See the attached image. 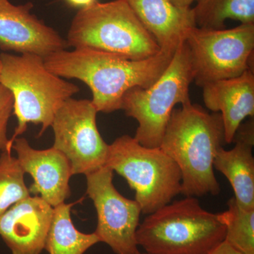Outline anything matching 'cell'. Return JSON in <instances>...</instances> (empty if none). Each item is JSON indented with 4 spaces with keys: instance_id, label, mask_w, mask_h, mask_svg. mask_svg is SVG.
Here are the masks:
<instances>
[{
    "instance_id": "cell-1",
    "label": "cell",
    "mask_w": 254,
    "mask_h": 254,
    "mask_svg": "<svg viewBox=\"0 0 254 254\" xmlns=\"http://www.w3.org/2000/svg\"><path fill=\"white\" fill-rule=\"evenodd\" d=\"M176 49L162 48L151 58L131 60L99 50L76 48L53 53L44 58V63L60 77L83 82L91 89L97 111L112 113L121 110L128 90L151 86L168 67Z\"/></svg>"
},
{
    "instance_id": "cell-2",
    "label": "cell",
    "mask_w": 254,
    "mask_h": 254,
    "mask_svg": "<svg viewBox=\"0 0 254 254\" xmlns=\"http://www.w3.org/2000/svg\"><path fill=\"white\" fill-rule=\"evenodd\" d=\"M224 143L220 113H207L191 102L173 110L160 148L180 168L182 194L200 197L220 193L213 163Z\"/></svg>"
},
{
    "instance_id": "cell-3",
    "label": "cell",
    "mask_w": 254,
    "mask_h": 254,
    "mask_svg": "<svg viewBox=\"0 0 254 254\" xmlns=\"http://www.w3.org/2000/svg\"><path fill=\"white\" fill-rule=\"evenodd\" d=\"M0 83L14 98L13 115L17 119L14 133L9 138L11 148L16 138L26 131L28 124L41 125L38 136L51 127L55 114L79 88L50 72L44 58L36 55H15L2 53Z\"/></svg>"
},
{
    "instance_id": "cell-4",
    "label": "cell",
    "mask_w": 254,
    "mask_h": 254,
    "mask_svg": "<svg viewBox=\"0 0 254 254\" xmlns=\"http://www.w3.org/2000/svg\"><path fill=\"white\" fill-rule=\"evenodd\" d=\"M225 234L219 213L205 210L196 197L186 196L147 215L136 242L147 254H207L225 241Z\"/></svg>"
},
{
    "instance_id": "cell-5",
    "label": "cell",
    "mask_w": 254,
    "mask_h": 254,
    "mask_svg": "<svg viewBox=\"0 0 254 254\" xmlns=\"http://www.w3.org/2000/svg\"><path fill=\"white\" fill-rule=\"evenodd\" d=\"M66 41L74 49L89 48L131 60L151 58L161 50L125 0L96 1L80 9Z\"/></svg>"
},
{
    "instance_id": "cell-6",
    "label": "cell",
    "mask_w": 254,
    "mask_h": 254,
    "mask_svg": "<svg viewBox=\"0 0 254 254\" xmlns=\"http://www.w3.org/2000/svg\"><path fill=\"white\" fill-rule=\"evenodd\" d=\"M193 81L190 50L180 42L173 59L148 88H133L124 95L121 110L138 124L135 139L143 146L160 148L175 107L190 103V87Z\"/></svg>"
},
{
    "instance_id": "cell-7",
    "label": "cell",
    "mask_w": 254,
    "mask_h": 254,
    "mask_svg": "<svg viewBox=\"0 0 254 254\" xmlns=\"http://www.w3.org/2000/svg\"><path fill=\"white\" fill-rule=\"evenodd\" d=\"M107 167L126 180L144 215L173 201L182 192V174L160 148L143 146L129 135L109 145Z\"/></svg>"
},
{
    "instance_id": "cell-8",
    "label": "cell",
    "mask_w": 254,
    "mask_h": 254,
    "mask_svg": "<svg viewBox=\"0 0 254 254\" xmlns=\"http://www.w3.org/2000/svg\"><path fill=\"white\" fill-rule=\"evenodd\" d=\"M184 40L197 86L237 77L252 68L254 23H241L230 29L194 26L187 31Z\"/></svg>"
},
{
    "instance_id": "cell-9",
    "label": "cell",
    "mask_w": 254,
    "mask_h": 254,
    "mask_svg": "<svg viewBox=\"0 0 254 254\" xmlns=\"http://www.w3.org/2000/svg\"><path fill=\"white\" fill-rule=\"evenodd\" d=\"M98 113L91 100L71 98L55 114L53 147L67 158L73 175H88L106 164L109 145L97 127Z\"/></svg>"
},
{
    "instance_id": "cell-10",
    "label": "cell",
    "mask_w": 254,
    "mask_h": 254,
    "mask_svg": "<svg viewBox=\"0 0 254 254\" xmlns=\"http://www.w3.org/2000/svg\"><path fill=\"white\" fill-rule=\"evenodd\" d=\"M85 176L86 194L93 201L98 219L94 232L100 242L109 246L116 254L139 252L136 242L142 213L139 204L115 188L114 172L106 165Z\"/></svg>"
},
{
    "instance_id": "cell-11",
    "label": "cell",
    "mask_w": 254,
    "mask_h": 254,
    "mask_svg": "<svg viewBox=\"0 0 254 254\" xmlns=\"http://www.w3.org/2000/svg\"><path fill=\"white\" fill-rule=\"evenodd\" d=\"M33 8L31 2L0 0V49L45 58L68 48L66 39L32 14Z\"/></svg>"
},
{
    "instance_id": "cell-12",
    "label": "cell",
    "mask_w": 254,
    "mask_h": 254,
    "mask_svg": "<svg viewBox=\"0 0 254 254\" xmlns=\"http://www.w3.org/2000/svg\"><path fill=\"white\" fill-rule=\"evenodd\" d=\"M11 150L16 152L24 173L33 178L28 187L31 195H39L53 208L65 203L71 195L69 182L73 173L71 163L62 152L53 146L35 149L24 137L16 138Z\"/></svg>"
},
{
    "instance_id": "cell-13",
    "label": "cell",
    "mask_w": 254,
    "mask_h": 254,
    "mask_svg": "<svg viewBox=\"0 0 254 254\" xmlns=\"http://www.w3.org/2000/svg\"><path fill=\"white\" fill-rule=\"evenodd\" d=\"M54 208L39 195L23 198L0 218V237L11 254H41Z\"/></svg>"
},
{
    "instance_id": "cell-14",
    "label": "cell",
    "mask_w": 254,
    "mask_h": 254,
    "mask_svg": "<svg viewBox=\"0 0 254 254\" xmlns=\"http://www.w3.org/2000/svg\"><path fill=\"white\" fill-rule=\"evenodd\" d=\"M202 88L205 107L221 115L225 143H232L242 122L248 117L254 118V69L237 77L210 82Z\"/></svg>"
},
{
    "instance_id": "cell-15",
    "label": "cell",
    "mask_w": 254,
    "mask_h": 254,
    "mask_svg": "<svg viewBox=\"0 0 254 254\" xmlns=\"http://www.w3.org/2000/svg\"><path fill=\"white\" fill-rule=\"evenodd\" d=\"M235 145L230 150L220 148L214 160V168L230 182L237 204L254 210V123L241 125L235 134Z\"/></svg>"
},
{
    "instance_id": "cell-16",
    "label": "cell",
    "mask_w": 254,
    "mask_h": 254,
    "mask_svg": "<svg viewBox=\"0 0 254 254\" xmlns=\"http://www.w3.org/2000/svg\"><path fill=\"white\" fill-rule=\"evenodd\" d=\"M143 26L163 49H176L187 31L196 26L193 11L169 0H125Z\"/></svg>"
},
{
    "instance_id": "cell-17",
    "label": "cell",
    "mask_w": 254,
    "mask_h": 254,
    "mask_svg": "<svg viewBox=\"0 0 254 254\" xmlns=\"http://www.w3.org/2000/svg\"><path fill=\"white\" fill-rule=\"evenodd\" d=\"M77 203H63L54 207L53 216L44 250L49 254H84L91 247L100 243L95 232L83 233L73 225L71 208Z\"/></svg>"
},
{
    "instance_id": "cell-18",
    "label": "cell",
    "mask_w": 254,
    "mask_h": 254,
    "mask_svg": "<svg viewBox=\"0 0 254 254\" xmlns=\"http://www.w3.org/2000/svg\"><path fill=\"white\" fill-rule=\"evenodd\" d=\"M197 27L225 28L227 19L254 23V0H198L193 9Z\"/></svg>"
},
{
    "instance_id": "cell-19",
    "label": "cell",
    "mask_w": 254,
    "mask_h": 254,
    "mask_svg": "<svg viewBox=\"0 0 254 254\" xmlns=\"http://www.w3.org/2000/svg\"><path fill=\"white\" fill-rule=\"evenodd\" d=\"M219 213L226 227L225 241L243 254H254V210H246L232 197Z\"/></svg>"
},
{
    "instance_id": "cell-20",
    "label": "cell",
    "mask_w": 254,
    "mask_h": 254,
    "mask_svg": "<svg viewBox=\"0 0 254 254\" xmlns=\"http://www.w3.org/2000/svg\"><path fill=\"white\" fill-rule=\"evenodd\" d=\"M24 177L11 151L0 152V218L15 203L31 195Z\"/></svg>"
},
{
    "instance_id": "cell-21",
    "label": "cell",
    "mask_w": 254,
    "mask_h": 254,
    "mask_svg": "<svg viewBox=\"0 0 254 254\" xmlns=\"http://www.w3.org/2000/svg\"><path fill=\"white\" fill-rule=\"evenodd\" d=\"M14 110V98L9 89L0 83V152L12 151L8 138V125Z\"/></svg>"
},
{
    "instance_id": "cell-22",
    "label": "cell",
    "mask_w": 254,
    "mask_h": 254,
    "mask_svg": "<svg viewBox=\"0 0 254 254\" xmlns=\"http://www.w3.org/2000/svg\"><path fill=\"white\" fill-rule=\"evenodd\" d=\"M207 254H243L232 247L230 244L223 241L222 243L209 252Z\"/></svg>"
},
{
    "instance_id": "cell-23",
    "label": "cell",
    "mask_w": 254,
    "mask_h": 254,
    "mask_svg": "<svg viewBox=\"0 0 254 254\" xmlns=\"http://www.w3.org/2000/svg\"><path fill=\"white\" fill-rule=\"evenodd\" d=\"M68 5L73 7L85 8L91 6L97 0H64Z\"/></svg>"
},
{
    "instance_id": "cell-24",
    "label": "cell",
    "mask_w": 254,
    "mask_h": 254,
    "mask_svg": "<svg viewBox=\"0 0 254 254\" xmlns=\"http://www.w3.org/2000/svg\"><path fill=\"white\" fill-rule=\"evenodd\" d=\"M169 1L177 7L189 9L190 8V5L193 4L194 1H198V0H169Z\"/></svg>"
},
{
    "instance_id": "cell-25",
    "label": "cell",
    "mask_w": 254,
    "mask_h": 254,
    "mask_svg": "<svg viewBox=\"0 0 254 254\" xmlns=\"http://www.w3.org/2000/svg\"><path fill=\"white\" fill-rule=\"evenodd\" d=\"M145 254V253H141V252H137V253H136V254Z\"/></svg>"
},
{
    "instance_id": "cell-26",
    "label": "cell",
    "mask_w": 254,
    "mask_h": 254,
    "mask_svg": "<svg viewBox=\"0 0 254 254\" xmlns=\"http://www.w3.org/2000/svg\"><path fill=\"white\" fill-rule=\"evenodd\" d=\"M1 60H0V71H1Z\"/></svg>"
}]
</instances>
